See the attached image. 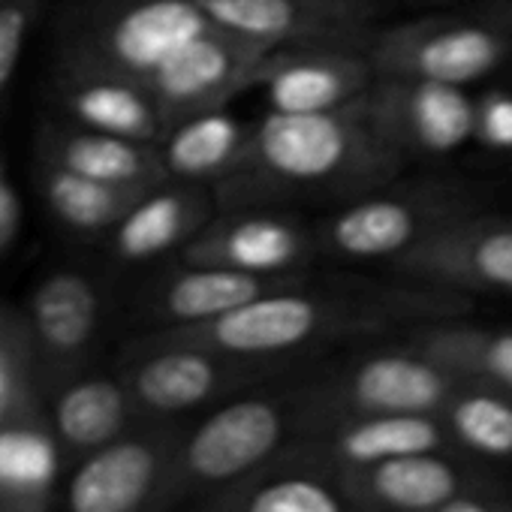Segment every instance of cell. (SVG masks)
I'll use <instances>...</instances> for the list:
<instances>
[{
	"label": "cell",
	"instance_id": "6da1fadb",
	"mask_svg": "<svg viewBox=\"0 0 512 512\" xmlns=\"http://www.w3.org/2000/svg\"><path fill=\"white\" fill-rule=\"evenodd\" d=\"M404 157L371 127L362 97L314 115L266 112L235 169L211 187L217 211L350 202L398 178Z\"/></svg>",
	"mask_w": 512,
	"mask_h": 512
},
{
	"label": "cell",
	"instance_id": "44dd1931",
	"mask_svg": "<svg viewBox=\"0 0 512 512\" xmlns=\"http://www.w3.org/2000/svg\"><path fill=\"white\" fill-rule=\"evenodd\" d=\"M61 461L46 410L0 425V512H49Z\"/></svg>",
	"mask_w": 512,
	"mask_h": 512
},
{
	"label": "cell",
	"instance_id": "e0dca14e",
	"mask_svg": "<svg viewBox=\"0 0 512 512\" xmlns=\"http://www.w3.org/2000/svg\"><path fill=\"white\" fill-rule=\"evenodd\" d=\"M214 211L211 187L163 181L145 190L106 232L112 260L121 266H142L178 253L214 217Z\"/></svg>",
	"mask_w": 512,
	"mask_h": 512
},
{
	"label": "cell",
	"instance_id": "484cf974",
	"mask_svg": "<svg viewBox=\"0 0 512 512\" xmlns=\"http://www.w3.org/2000/svg\"><path fill=\"white\" fill-rule=\"evenodd\" d=\"M359 473L368 497L395 512H431L458 494V470L434 452L389 458Z\"/></svg>",
	"mask_w": 512,
	"mask_h": 512
},
{
	"label": "cell",
	"instance_id": "4fadbf2b",
	"mask_svg": "<svg viewBox=\"0 0 512 512\" xmlns=\"http://www.w3.org/2000/svg\"><path fill=\"white\" fill-rule=\"evenodd\" d=\"M178 434L166 422L133 425L112 443L82 455L70 485V512H139L160 497Z\"/></svg>",
	"mask_w": 512,
	"mask_h": 512
},
{
	"label": "cell",
	"instance_id": "e575fe53",
	"mask_svg": "<svg viewBox=\"0 0 512 512\" xmlns=\"http://www.w3.org/2000/svg\"><path fill=\"white\" fill-rule=\"evenodd\" d=\"M374 4H380V0H374ZM404 4H452V0H404Z\"/></svg>",
	"mask_w": 512,
	"mask_h": 512
},
{
	"label": "cell",
	"instance_id": "4dcf8cb0",
	"mask_svg": "<svg viewBox=\"0 0 512 512\" xmlns=\"http://www.w3.org/2000/svg\"><path fill=\"white\" fill-rule=\"evenodd\" d=\"M473 145L494 151V154H512V91L509 88L476 94Z\"/></svg>",
	"mask_w": 512,
	"mask_h": 512
},
{
	"label": "cell",
	"instance_id": "7402d4cb",
	"mask_svg": "<svg viewBox=\"0 0 512 512\" xmlns=\"http://www.w3.org/2000/svg\"><path fill=\"white\" fill-rule=\"evenodd\" d=\"M250 124H241L226 109H211L175 121L157 139V154L166 181L214 187L244 154Z\"/></svg>",
	"mask_w": 512,
	"mask_h": 512
},
{
	"label": "cell",
	"instance_id": "83f0119b",
	"mask_svg": "<svg viewBox=\"0 0 512 512\" xmlns=\"http://www.w3.org/2000/svg\"><path fill=\"white\" fill-rule=\"evenodd\" d=\"M37 410H43V389L25 311L0 305V425Z\"/></svg>",
	"mask_w": 512,
	"mask_h": 512
},
{
	"label": "cell",
	"instance_id": "f1b7e54d",
	"mask_svg": "<svg viewBox=\"0 0 512 512\" xmlns=\"http://www.w3.org/2000/svg\"><path fill=\"white\" fill-rule=\"evenodd\" d=\"M229 512H347V506L320 476L275 473L253 479L241 497L229 500Z\"/></svg>",
	"mask_w": 512,
	"mask_h": 512
},
{
	"label": "cell",
	"instance_id": "603a6c76",
	"mask_svg": "<svg viewBox=\"0 0 512 512\" xmlns=\"http://www.w3.org/2000/svg\"><path fill=\"white\" fill-rule=\"evenodd\" d=\"M443 422L428 413H380V416H353L329 425L323 440V455L341 461L350 470H365L371 464L437 452L443 443Z\"/></svg>",
	"mask_w": 512,
	"mask_h": 512
},
{
	"label": "cell",
	"instance_id": "d4e9b609",
	"mask_svg": "<svg viewBox=\"0 0 512 512\" xmlns=\"http://www.w3.org/2000/svg\"><path fill=\"white\" fill-rule=\"evenodd\" d=\"M37 187L49 214L76 235H106L124 217V211L145 193L136 187H118L76 175L49 160H40Z\"/></svg>",
	"mask_w": 512,
	"mask_h": 512
},
{
	"label": "cell",
	"instance_id": "9a60e30c",
	"mask_svg": "<svg viewBox=\"0 0 512 512\" xmlns=\"http://www.w3.org/2000/svg\"><path fill=\"white\" fill-rule=\"evenodd\" d=\"M374 82L365 49L344 46H290L272 49L260 79L269 112L314 115L359 100Z\"/></svg>",
	"mask_w": 512,
	"mask_h": 512
},
{
	"label": "cell",
	"instance_id": "8992f818",
	"mask_svg": "<svg viewBox=\"0 0 512 512\" xmlns=\"http://www.w3.org/2000/svg\"><path fill=\"white\" fill-rule=\"evenodd\" d=\"M461 380L413 350L371 353L335 371L296 398L299 422L332 425L353 416L428 413L437 416Z\"/></svg>",
	"mask_w": 512,
	"mask_h": 512
},
{
	"label": "cell",
	"instance_id": "277c9868",
	"mask_svg": "<svg viewBox=\"0 0 512 512\" xmlns=\"http://www.w3.org/2000/svg\"><path fill=\"white\" fill-rule=\"evenodd\" d=\"M365 58L374 76L470 88L512 61V37L473 13H434L374 31Z\"/></svg>",
	"mask_w": 512,
	"mask_h": 512
},
{
	"label": "cell",
	"instance_id": "9c48e42d",
	"mask_svg": "<svg viewBox=\"0 0 512 512\" xmlns=\"http://www.w3.org/2000/svg\"><path fill=\"white\" fill-rule=\"evenodd\" d=\"M362 106L371 127L404 163L449 157L473 142L476 94L470 88L374 76Z\"/></svg>",
	"mask_w": 512,
	"mask_h": 512
},
{
	"label": "cell",
	"instance_id": "d6986e66",
	"mask_svg": "<svg viewBox=\"0 0 512 512\" xmlns=\"http://www.w3.org/2000/svg\"><path fill=\"white\" fill-rule=\"evenodd\" d=\"M49 398H52V410L46 413L49 425L61 443V452L70 458L76 455L82 458L112 443L136 422H142L121 377L76 374L61 386H55Z\"/></svg>",
	"mask_w": 512,
	"mask_h": 512
},
{
	"label": "cell",
	"instance_id": "8fae6325",
	"mask_svg": "<svg viewBox=\"0 0 512 512\" xmlns=\"http://www.w3.org/2000/svg\"><path fill=\"white\" fill-rule=\"evenodd\" d=\"M269 52V46L217 25L193 37L145 82L160 109L163 130L190 115L226 109L241 91L256 85Z\"/></svg>",
	"mask_w": 512,
	"mask_h": 512
},
{
	"label": "cell",
	"instance_id": "52a82bcc",
	"mask_svg": "<svg viewBox=\"0 0 512 512\" xmlns=\"http://www.w3.org/2000/svg\"><path fill=\"white\" fill-rule=\"evenodd\" d=\"M281 365L284 362L238 359L205 347L142 338L133 347L121 380L142 422H169L272 377Z\"/></svg>",
	"mask_w": 512,
	"mask_h": 512
},
{
	"label": "cell",
	"instance_id": "cb8c5ba5",
	"mask_svg": "<svg viewBox=\"0 0 512 512\" xmlns=\"http://www.w3.org/2000/svg\"><path fill=\"white\" fill-rule=\"evenodd\" d=\"M410 347L467 383L512 395V332L437 320L413 332Z\"/></svg>",
	"mask_w": 512,
	"mask_h": 512
},
{
	"label": "cell",
	"instance_id": "ac0fdd59",
	"mask_svg": "<svg viewBox=\"0 0 512 512\" xmlns=\"http://www.w3.org/2000/svg\"><path fill=\"white\" fill-rule=\"evenodd\" d=\"M55 94L70 124L112 133L136 142H154L163 136L160 109L145 82L118 73L61 64Z\"/></svg>",
	"mask_w": 512,
	"mask_h": 512
},
{
	"label": "cell",
	"instance_id": "ffe728a7",
	"mask_svg": "<svg viewBox=\"0 0 512 512\" xmlns=\"http://www.w3.org/2000/svg\"><path fill=\"white\" fill-rule=\"evenodd\" d=\"M40 160L118 187L148 190L166 181L154 142H136L76 124L49 127L40 142Z\"/></svg>",
	"mask_w": 512,
	"mask_h": 512
},
{
	"label": "cell",
	"instance_id": "2e32d148",
	"mask_svg": "<svg viewBox=\"0 0 512 512\" xmlns=\"http://www.w3.org/2000/svg\"><path fill=\"white\" fill-rule=\"evenodd\" d=\"M305 281L308 275H247L175 260L142 287L139 314L157 329L196 326L229 314L250 299L290 290Z\"/></svg>",
	"mask_w": 512,
	"mask_h": 512
},
{
	"label": "cell",
	"instance_id": "4316f807",
	"mask_svg": "<svg viewBox=\"0 0 512 512\" xmlns=\"http://www.w3.org/2000/svg\"><path fill=\"white\" fill-rule=\"evenodd\" d=\"M443 428L473 452L506 458L512 455V395L461 380L443 410Z\"/></svg>",
	"mask_w": 512,
	"mask_h": 512
},
{
	"label": "cell",
	"instance_id": "1f68e13d",
	"mask_svg": "<svg viewBox=\"0 0 512 512\" xmlns=\"http://www.w3.org/2000/svg\"><path fill=\"white\" fill-rule=\"evenodd\" d=\"M22 229V199L7 175L4 157H0V256L10 253Z\"/></svg>",
	"mask_w": 512,
	"mask_h": 512
},
{
	"label": "cell",
	"instance_id": "7c38bea8",
	"mask_svg": "<svg viewBox=\"0 0 512 512\" xmlns=\"http://www.w3.org/2000/svg\"><path fill=\"white\" fill-rule=\"evenodd\" d=\"M196 7L211 25L269 49H365L377 16L374 0H196Z\"/></svg>",
	"mask_w": 512,
	"mask_h": 512
},
{
	"label": "cell",
	"instance_id": "30bf717a",
	"mask_svg": "<svg viewBox=\"0 0 512 512\" xmlns=\"http://www.w3.org/2000/svg\"><path fill=\"white\" fill-rule=\"evenodd\" d=\"M317 235L305 217L284 208H229L175 253L193 266H217L247 275H308Z\"/></svg>",
	"mask_w": 512,
	"mask_h": 512
},
{
	"label": "cell",
	"instance_id": "3957f363",
	"mask_svg": "<svg viewBox=\"0 0 512 512\" xmlns=\"http://www.w3.org/2000/svg\"><path fill=\"white\" fill-rule=\"evenodd\" d=\"M296 422V401L275 395H244L220 404L193 431L178 434L160 497L238 485L284 449Z\"/></svg>",
	"mask_w": 512,
	"mask_h": 512
},
{
	"label": "cell",
	"instance_id": "ba28073f",
	"mask_svg": "<svg viewBox=\"0 0 512 512\" xmlns=\"http://www.w3.org/2000/svg\"><path fill=\"white\" fill-rule=\"evenodd\" d=\"M386 272L458 296H512V217L467 211L398 256Z\"/></svg>",
	"mask_w": 512,
	"mask_h": 512
},
{
	"label": "cell",
	"instance_id": "7a4b0ae2",
	"mask_svg": "<svg viewBox=\"0 0 512 512\" xmlns=\"http://www.w3.org/2000/svg\"><path fill=\"white\" fill-rule=\"evenodd\" d=\"M476 211L470 190L452 181L386 184L344 202L314 226L317 256L341 263H395L449 220Z\"/></svg>",
	"mask_w": 512,
	"mask_h": 512
},
{
	"label": "cell",
	"instance_id": "836d02e7",
	"mask_svg": "<svg viewBox=\"0 0 512 512\" xmlns=\"http://www.w3.org/2000/svg\"><path fill=\"white\" fill-rule=\"evenodd\" d=\"M431 512H491L485 503H479V500H467V497H452V500H446V503H440L437 509H431Z\"/></svg>",
	"mask_w": 512,
	"mask_h": 512
},
{
	"label": "cell",
	"instance_id": "d6a6232c",
	"mask_svg": "<svg viewBox=\"0 0 512 512\" xmlns=\"http://www.w3.org/2000/svg\"><path fill=\"white\" fill-rule=\"evenodd\" d=\"M476 13L512 37V0H482V4L476 7Z\"/></svg>",
	"mask_w": 512,
	"mask_h": 512
},
{
	"label": "cell",
	"instance_id": "5bb4252c",
	"mask_svg": "<svg viewBox=\"0 0 512 512\" xmlns=\"http://www.w3.org/2000/svg\"><path fill=\"white\" fill-rule=\"evenodd\" d=\"M25 320L34 341L43 398L82 374L103 326V290L79 269L49 272L31 293Z\"/></svg>",
	"mask_w": 512,
	"mask_h": 512
},
{
	"label": "cell",
	"instance_id": "5b68a950",
	"mask_svg": "<svg viewBox=\"0 0 512 512\" xmlns=\"http://www.w3.org/2000/svg\"><path fill=\"white\" fill-rule=\"evenodd\" d=\"M208 28L211 19L196 0H103L70 31L61 64L148 82L163 61Z\"/></svg>",
	"mask_w": 512,
	"mask_h": 512
},
{
	"label": "cell",
	"instance_id": "f546056e",
	"mask_svg": "<svg viewBox=\"0 0 512 512\" xmlns=\"http://www.w3.org/2000/svg\"><path fill=\"white\" fill-rule=\"evenodd\" d=\"M46 0H0V97L10 88Z\"/></svg>",
	"mask_w": 512,
	"mask_h": 512
}]
</instances>
